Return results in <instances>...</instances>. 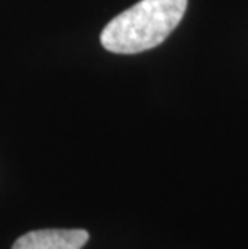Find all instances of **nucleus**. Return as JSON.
<instances>
[{"instance_id":"2","label":"nucleus","mask_w":248,"mask_h":249,"mask_svg":"<svg viewBox=\"0 0 248 249\" xmlns=\"http://www.w3.org/2000/svg\"><path fill=\"white\" fill-rule=\"evenodd\" d=\"M87 241L89 233L86 230L47 229L19 236L12 249H82Z\"/></svg>"},{"instance_id":"1","label":"nucleus","mask_w":248,"mask_h":249,"mask_svg":"<svg viewBox=\"0 0 248 249\" xmlns=\"http://www.w3.org/2000/svg\"><path fill=\"white\" fill-rule=\"evenodd\" d=\"M186 10L187 0H140L105 26L100 42L121 55L155 49L177 28Z\"/></svg>"}]
</instances>
